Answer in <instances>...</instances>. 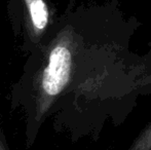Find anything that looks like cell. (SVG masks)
I'll list each match as a JSON object with an SVG mask.
<instances>
[{"label": "cell", "instance_id": "obj_1", "mask_svg": "<svg viewBox=\"0 0 151 150\" xmlns=\"http://www.w3.org/2000/svg\"><path fill=\"white\" fill-rule=\"evenodd\" d=\"M72 57L66 46L58 45L52 50L48 65L43 72L42 88L50 96H57L68 83Z\"/></svg>", "mask_w": 151, "mask_h": 150}, {"label": "cell", "instance_id": "obj_2", "mask_svg": "<svg viewBox=\"0 0 151 150\" xmlns=\"http://www.w3.org/2000/svg\"><path fill=\"white\" fill-rule=\"evenodd\" d=\"M29 6L33 25L39 30L45 28L48 23V8L43 0H26Z\"/></svg>", "mask_w": 151, "mask_h": 150}, {"label": "cell", "instance_id": "obj_3", "mask_svg": "<svg viewBox=\"0 0 151 150\" xmlns=\"http://www.w3.org/2000/svg\"><path fill=\"white\" fill-rule=\"evenodd\" d=\"M129 150H151V124L136 139Z\"/></svg>", "mask_w": 151, "mask_h": 150}]
</instances>
